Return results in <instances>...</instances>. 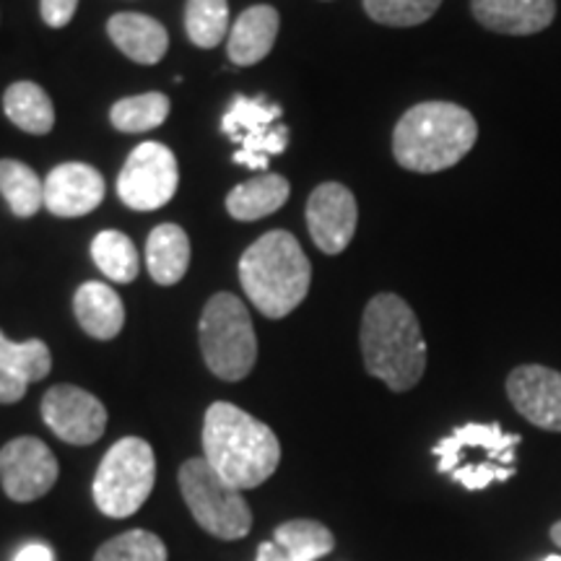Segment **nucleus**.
Returning a JSON list of instances; mask_svg holds the SVG:
<instances>
[{
	"mask_svg": "<svg viewBox=\"0 0 561 561\" xmlns=\"http://www.w3.org/2000/svg\"><path fill=\"white\" fill-rule=\"evenodd\" d=\"M203 458L240 491L261 486L276 473L280 445L273 430L234 403H214L203 419Z\"/></svg>",
	"mask_w": 561,
	"mask_h": 561,
	"instance_id": "nucleus-1",
	"label": "nucleus"
},
{
	"mask_svg": "<svg viewBox=\"0 0 561 561\" xmlns=\"http://www.w3.org/2000/svg\"><path fill=\"white\" fill-rule=\"evenodd\" d=\"M362 356L371 377L392 392L416 388L426 369V341L416 312L398 294H377L362 318Z\"/></svg>",
	"mask_w": 561,
	"mask_h": 561,
	"instance_id": "nucleus-2",
	"label": "nucleus"
},
{
	"mask_svg": "<svg viewBox=\"0 0 561 561\" xmlns=\"http://www.w3.org/2000/svg\"><path fill=\"white\" fill-rule=\"evenodd\" d=\"M479 140V123L453 102H421L398 121L392 153L409 172L434 174L450 170Z\"/></svg>",
	"mask_w": 561,
	"mask_h": 561,
	"instance_id": "nucleus-3",
	"label": "nucleus"
},
{
	"mask_svg": "<svg viewBox=\"0 0 561 561\" xmlns=\"http://www.w3.org/2000/svg\"><path fill=\"white\" fill-rule=\"evenodd\" d=\"M240 280L252 305L265 318L280 320L291 314L310 291L312 265L297 237L273 229L244 250Z\"/></svg>",
	"mask_w": 561,
	"mask_h": 561,
	"instance_id": "nucleus-4",
	"label": "nucleus"
},
{
	"mask_svg": "<svg viewBox=\"0 0 561 561\" xmlns=\"http://www.w3.org/2000/svg\"><path fill=\"white\" fill-rule=\"evenodd\" d=\"M520 434H507L496 421L458 426L434 445L439 473H450L468 491H481L491 483H504L515 476V450Z\"/></svg>",
	"mask_w": 561,
	"mask_h": 561,
	"instance_id": "nucleus-5",
	"label": "nucleus"
},
{
	"mask_svg": "<svg viewBox=\"0 0 561 561\" xmlns=\"http://www.w3.org/2000/svg\"><path fill=\"white\" fill-rule=\"evenodd\" d=\"M201 351L219 380L240 382L257 359V339L248 307L234 294L221 291L208 299L201 314Z\"/></svg>",
	"mask_w": 561,
	"mask_h": 561,
	"instance_id": "nucleus-6",
	"label": "nucleus"
},
{
	"mask_svg": "<svg viewBox=\"0 0 561 561\" xmlns=\"http://www.w3.org/2000/svg\"><path fill=\"white\" fill-rule=\"evenodd\" d=\"M157 481V458L151 445L140 437H125L110 447L94 476L96 510L107 517L136 515L151 496Z\"/></svg>",
	"mask_w": 561,
	"mask_h": 561,
	"instance_id": "nucleus-7",
	"label": "nucleus"
},
{
	"mask_svg": "<svg viewBox=\"0 0 561 561\" xmlns=\"http://www.w3.org/2000/svg\"><path fill=\"white\" fill-rule=\"evenodd\" d=\"M180 491L193 520L214 538L237 541L252 530V510L242 491L221 479L206 458L182 462Z\"/></svg>",
	"mask_w": 561,
	"mask_h": 561,
	"instance_id": "nucleus-8",
	"label": "nucleus"
},
{
	"mask_svg": "<svg viewBox=\"0 0 561 561\" xmlns=\"http://www.w3.org/2000/svg\"><path fill=\"white\" fill-rule=\"evenodd\" d=\"M280 104L265 96H234L221 117V130L240 149L234 161L248 170H268L271 157L289 149V128L278 123Z\"/></svg>",
	"mask_w": 561,
	"mask_h": 561,
	"instance_id": "nucleus-9",
	"label": "nucleus"
},
{
	"mask_svg": "<svg viewBox=\"0 0 561 561\" xmlns=\"http://www.w3.org/2000/svg\"><path fill=\"white\" fill-rule=\"evenodd\" d=\"M178 159L164 144H140L117 178V195L133 210H157L178 193Z\"/></svg>",
	"mask_w": 561,
	"mask_h": 561,
	"instance_id": "nucleus-10",
	"label": "nucleus"
},
{
	"mask_svg": "<svg viewBox=\"0 0 561 561\" xmlns=\"http://www.w3.org/2000/svg\"><path fill=\"white\" fill-rule=\"evenodd\" d=\"M60 466L45 442L16 437L0 450V486L13 502H34L55 486Z\"/></svg>",
	"mask_w": 561,
	"mask_h": 561,
	"instance_id": "nucleus-11",
	"label": "nucleus"
},
{
	"mask_svg": "<svg viewBox=\"0 0 561 561\" xmlns=\"http://www.w3.org/2000/svg\"><path fill=\"white\" fill-rule=\"evenodd\" d=\"M42 419L55 437L76 447L94 445L107 430V409L96 396L76 385H55L42 398Z\"/></svg>",
	"mask_w": 561,
	"mask_h": 561,
	"instance_id": "nucleus-12",
	"label": "nucleus"
},
{
	"mask_svg": "<svg viewBox=\"0 0 561 561\" xmlns=\"http://www.w3.org/2000/svg\"><path fill=\"white\" fill-rule=\"evenodd\" d=\"M359 221L354 193L341 182H322L307 201V227L325 255H339L351 244Z\"/></svg>",
	"mask_w": 561,
	"mask_h": 561,
	"instance_id": "nucleus-13",
	"label": "nucleus"
},
{
	"mask_svg": "<svg viewBox=\"0 0 561 561\" xmlns=\"http://www.w3.org/2000/svg\"><path fill=\"white\" fill-rule=\"evenodd\" d=\"M507 396L523 419L546 432H561V371L523 364L507 377Z\"/></svg>",
	"mask_w": 561,
	"mask_h": 561,
	"instance_id": "nucleus-14",
	"label": "nucleus"
},
{
	"mask_svg": "<svg viewBox=\"0 0 561 561\" xmlns=\"http://www.w3.org/2000/svg\"><path fill=\"white\" fill-rule=\"evenodd\" d=\"M104 201V178L81 161L58 164L45 178V208L58 219H79L100 208Z\"/></svg>",
	"mask_w": 561,
	"mask_h": 561,
	"instance_id": "nucleus-15",
	"label": "nucleus"
},
{
	"mask_svg": "<svg viewBox=\"0 0 561 561\" xmlns=\"http://www.w3.org/2000/svg\"><path fill=\"white\" fill-rule=\"evenodd\" d=\"M471 11L483 30L507 37H530L551 26L557 3L553 0H471Z\"/></svg>",
	"mask_w": 561,
	"mask_h": 561,
	"instance_id": "nucleus-16",
	"label": "nucleus"
},
{
	"mask_svg": "<svg viewBox=\"0 0 561 561\" xmlns=\"http://www.w3.org/2000/svg\"><path fill=\"white\" fill-rule=\"evenodd\" d=\"M278 11L273 5H252L242 11L240 19L231 24L227 37V53L234 66H255L268 58L278 37Z\"/></svg>",
	"mask_w": 561,
	"mask_h": 561,
	"instance_id": "nucleus-17",
	"label": "nucleus"
},
{
	"mask_svg": "<svg viewBox=\"0 0 561 561\" xmlns=\"http://www.w3.org/2000/svg\"><path fill=\"white\" fill-rule=\"evenodd\" d=\"M107 34L117 50L140 66L159 62L170 47V34L157 19L146 16V13H115L107 21Z\"/></svg>",
	"mask_w": 561,
	"mask_h": 561,
	"instance_id": "nucleus-18",
	"label": "nucleus"
},
{
	"mask_svg": "<svg viewBox=\"0 0 561 561\" xmlns=\"http://www.w3.org/2000/svg\"><path fill=\"white\" fill-rule=\"evenodd\" d=\"M73 310L83 333L96 341L117 339L125 325L123 299L107 284H96V280H89L76 291Z\"/></svg>",
	"mask_w": 561,
	"mask_h": 561,
	"instance_id": "nucleus-19",
	"label": "nucleus"
},
{
	"mask_svg": "<svg viewBox=\"0 0 561 561\" xmlns=\"http://www.w3.org/2000/svg\"><path fill=\"white\" fill-rule=\"evenodd\" d=\"M146 265L159 286L180 284L191 265V240L178 224H159L146 242Z\"/></svg>",
	"mask_w": 561,
	"mask_h": 561,
	"instance_id": "nucleus-20",
	"label": "nucleus"
},
{
	"mask_svg": "<svg viewBox=\"0 0 561 561\" xmlns=\"http://www.w3.org/2000/svg\"><path fill=\"white\" fill-rule=\"evenodd\" d=\"M289 182L280 174L263 172L261 178L242 182L227 195V210L237 221H257L276 210L289 201Z\"/></svg>",
	"mask_w": 561,
	"mask_h": 561,
	"instance_id": "nucleus-21",
	"label": "nucleus"
},
{
	"mask_svg": "<svg viewBox=\"0 0 561 561\" xmlns=\"http://www.w3.org/2000/svg\"><path fill=\"white\" fill-rule=\"evenodd\" d=\"M5 117L32 136H47L55 125V110L47 91L32 81H16L5 89Z\"/></svg>",
	"mask_w": 561,
	"mask_h": 561,
	"instance_id": "nucleus-22",
	"label": "nucleus"
},
{
	"mask_svg": "<svg viewBox=\"0 0 561 561\" xmlns=\"http://www.w3.org/2000/svg\"><path fill=\"white\" fill-rule=\"evenodd\" d=\"M0 195L19 219H32L45 206V180L24 161L0 159Z\"/></svg>",
	"mask_w": 561,
	"mask_h": 561,
	"instance_id": "nucleus-23",
	"label": "nucleus"
},
{
	"mask_svg": "<svg viewBox=\"0 0 561 561\" xmlns=\"http://www.w3.org/2000/svg\"><path fill=\"white\" fill-rule=\"evenodd\" d=\"M273 541L284 549L289 561H318L335 549L331 528L318 520H289L278 525Z\"/></svg>",
	"mask_w": 561,
	"mask_h": 561,
	"instance_id": "nucleus-24",
	"label": "nucleus"
},
{
	"mask_svg": "<svg viewBox=\"0 0 561 561\" xmlns=\"http://www.w3.org/2000/svg\"><path fill=\"white\" fill-rule=\"evenodd\" d=\"M91 257L104 276L117 284H133L138 278V250L128 234L117 229H104L91 242Z\"/></svg>",
	"mask_w": 561,
	"mask_h": 561,
	"instance_id": "nucleus-25",
	"label": "nucleus"
},
{
	"mask_svg": "<svg viewBox=\"0 0 561 561\" xmlns=\"http://www.w3.org/2000/svg\"><path fill=\"white\" fill-rule=\"evenodd\" d=\"M185 32L195 47L214 50L229 37V3L227 0H187Z\"/></svg>",
	"mask_w": 561,
	"mask_h": 561,
	"instance_id": "nucleus-26",
	"label": "nucleus"
},
{
	"mask_svg": "<svg viewBox=\"0 0 561 561\" xmlns=\"http://www.w3.org/2000/svg\"><path fill=\"white\" fill-rule=\"evenodd\" d=\"M167 115H170V96L149 91L112 104L110 121L121 133H149L159 128Z\"/></svg>",
	"mask_w": 561,
	"mask_h": 561,
	"instance_id": "nucleus-27",
	"label": "nucleus"
},
{
	"mask_svg": "<svg viewBox=\"0 0 561 561\" xmlns=\"http://www.w3.org/2000/svg\"><path fill=\"white\" fill-rule=\"evenodd\" d=\"M0 367L9 369L11 375H16L19 380L26 385L45 380L53 369V356L45 341L32 339L24 343H16L5 339L0 331Z\"/></svg>",
	"mask_w": 561,
	"mask_h": 561,
	"instance_id": "nucleus-28",
	"label": "nucleus"
},
{
	"mask_svg": "<svg viewBox=\"0 0 561 561\" xmlns=\"http://www.w3.org/2000/svg\"><path fill=\"white\" fill-rule=\"evenodd\" d=\"M94 561H167V546L149 530H128L102 543Z\"/></svg>",
	"mask_w": 561,
	"mask_h": 561,
	"instance_id": "nucleus-29",
	"label": "nucleus"
},
{
	"mask_svg": "<svg viewBox=\"0 0 561 561\" xmlns=\"http://www.w3.org/2000/svg\"><path fill=\"white\" fill-rule=\"evenodd\" d=\"M371 21L385 26H419L430 21L442 0H362Z\"/></svg>",
	"mask_w": 561,
	"mask_h": 561,
	"instance_id": "nucleus-30",
	"label": "nucleus"
},
{
	"mask_svg": "<svg viewBox=\"0 0 561 561\" xmlns=\"http://www.w3.org/2000/svg\"><path fill=\"white\" fill-rule=\"evenodd\" d=\"M76 9H79V0H39L42 19H45V24L53 26V30L68 26Z\"/></svg>",
	"mask_w": 561,
	"mask_h": 561,
	"instance_id": "nucleus-31",
	"label": "nucleus"
},
{
	"mask_svg": "<svg viewBox=\"0 0 561 561\" xmlns=\"http://www.w3.org/2000/svg\"><path fill=\"white\" fill-rule=\"evenodd\" d=\"M26 385L24 380H19L16 375H11L9 369L0 367V405H11V403H19L21 398L26 396Z\"/></svg>",
	"mask_w": 561,
	"mask_h": 561,
	"instance_id": "nucleus-32",
	"label": "nucleus"
},
{
	"mask_svg": "<svg viewBox=\"0 0 561 561\" xmlns=\"http://www.w3.org/2000/svg\"><path fill=\"white\" fill-rule=\"evenodd\" d=\"M13 561H55V551L45 543H26Z\"/></svg>",
	"mask_w": 561,
	"mask_h": 561,
	"instance_id": "nucleus-33",
	"label": "nucleus"
},
{
	"mask_svg": "<svg viewBox=\"0 0 561 561\" xmlns=\"http://www.w3.org/2000/svg\"><path fill=\"white\" fill-rule=\"evenodd\" d=\"M257 561H289L276 541H263L257 546Z\"/></svg>",
	"mask_w": 561,
	"mask_h": 561,
	"instance_id": "nucleus-34",
	"label": "nucleus"
},
{
	"mask_svg": "<svg viewBox=\"0 0 561 561\" xmlns=\"http://www.w3.org/2000/svg\"><path fill=\"white\" fill-rule=\"evenodd\" d=\"M551 541L557 543L559 549H561V523H557V525H553V528H551Z\"/></svg>",
	"mask_w": 561,
	"mask_h": 561,
	"instance_id": "nucleus-35",
	"label": "nucleus"
},
{
	"mask_svg": "<svg viewBox=\"0 0 561 561\" xmlns=\"http://www.w3.org/2000/svg\"><path fill=\"white\" fill-rule=\"evenodd\" d=\"M543 561H561V557H546Z\"/></svg>",
	"mask_w": 561,
	"mask_h": 561,
	"instance_id": "nucleus-36",
	"label": "nucleus"
}]
</instances>
